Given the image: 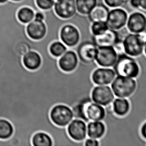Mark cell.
Masks as SVG:
<instances>
[{
    "instance_id": "obj_1",
    "label": "cell",
    "mask_w": 146,
    "mask_h": 146,
    "mask_svg": "<svg viewBox=\"0 0 146 146\" xmlns=\"http://www.w3.org/2000/svg\"><path fill=\"white\" fill-rule=\"evenodd\" d=\"M135 58L140 66V72L136 78V90L128 98L130 110L123 117L122 120L129 126L139 130L146 121V56L143 53Z\"/></svg>"
},
{
    "instance_id": "obj_2",
    "label": "cell",
    "mask_w": 146,
    "mask_h": 146,
    "mask_svg": "<svg viewBox=\"0 0 146 146\" xmlns=\"http://www.w3.org/2000/svg\"><path fill=\"white\" fill-rule=\"evenodd\" d=\"M117 75L125 76L136 79L140 72L136 59L124 52L119 53L116 61L112 67Z\"/></svg>"
},
{
    "instance_id": "obj_3",
    "label": "cell",
    "mask_w": 146,
    "mask_h": 146,
    "mask_svg": "<svg viewBox=\"0 0 146 146\" xmlns=\"http://www.w3.org/2000/svg\"><path fill=\"white\" fill-rule=\"evenodd\" d=\"M110 86L115 97L129 98L136 90V80L133 78L117 75Z\"/></svg>"
},
{
    "instance_id": "obj_4",
    "label": "cell",
    "mask_w": 146,
    "mask_h": 146,
    "mask_svg": "<svg viewBox=\"0 0 146 146\" xmlns=\"http://www.w3.org/2000/svg\"><path fill=\"white\" fill-rule=\"evenodd\" d=\"M145 40L140 34H127L123 39L124 52L132 57H138L144 53Z\"/></svg>"
},
{
    "instance_id": "obj_5",
    "label": "cell",
    "mask_w": 146,
    "mask_h": 146,
    "mask_svg": "<svg viewBox=\"0 0 146 146\" xmlns=\"http://www.w3.org/2000/svg\"><path fill=\"white\" fill-rule=\"evenodd\" d=\"M52 122L58 127H66L74 118L71 107L63 104L54 105L50 111Z\"/></svg>"
},
{
    "instance_id": "obj_6",
    "label": "cell",
    "mask_w": 146,
    "mask_h": 146,
    "mask_svg": "<svg viewBox=\"0 0 146 146\" xmlns=\"http://www.w3.org/2000/svg\"><path fill=\"white\" fill-rule=\"evenodd\" d=\"M71 49L75 50L77 53L80 62L90 64L95 62L97 46L92 40L81 41L75 47Z\"/></svg>"
},
{
    "instance_id": "obj_7",
    "label": "cell",
    "mask_w": 146,
    "mask_h": 146,
    "mask_svg": "<svg viewBox=\"0 0 146 146\" xmlns=\"http://www.w3.org/2000/svg\"><path fill=\"white\" fill-rule=\"evenodd\" d=\"M115 98L110 85H95L91 91L92 101L105 107L111 105Z\"/></svg>"
},
{
    "instance_id": "obj_8",
    "label": "cell",
    "mask_w": 146,
    "mask_h": 146,
    "mask_svg": "<svg viewBox=\"0 0 146 146\" xmlns=\"http://www.w3.org/2000/svg\"><path fill=\"white\" fill-rule=\"evenodd\" d=\"M118 53L113 46L97 47L95 62L99 66L113 67L116 61Z\"/></svg>"
},
{
    "instance_id": "obj_9",
    "label": "cell",
    "mask_w": 146,
    "mask_h": 146,
    "mask_svg": "<svg viewBox=\"0 0 146 146\" xmlns=\"http://www.w3.org/2000/svg\"><path fill=\"white\" fill-rule=\"evenodd\" d=\"M60 40L68 48H74L81 40V33L76 26L72 24L64 25L59 31Z\"/></svg>"
},
{
    "instance_id": "obj_10",
    "label": "cell",
    "mask_w": 146,
    "mask_h": 146,
    "mask_svg": "<svg viewBox=\"0 0 146 146\" xmlns=\"http://www.w3.org/2000/svg\"><path fill=\"white\" fill-rule=\"evenodd\" d=\"M128 14L120 8H114L109 11L106 22L110 29L119 31L126 26Z\"/></svg>"
},
{
    "instance_id": "obj_11",
    "label": "cell",
    "mask_w": 146,
    "mask_h": 146,
    "mask_svg": "<svg viewBox=\"0 0 146 146\" xmlns=\"http://www.w3.org/2000/svg\"><path fill=\"white\" fill-rule=\"evenodd\" d=\"M66 128L68 134L73 140L84 143L87 138V123L83 120L73 119Z\"/></svg>"
},
{
    "instance_id": "obj_12",
    "label": "cell",
    "mask_w": 146,
    "mask_h": 146,
    "mask_svg": "<svg viewBox=\"0 0 146 146\" xmlns=\"http://www.w3.org/2000/svg\"><path fill=\"white\" fill-rule=\"evenodd\" d=\"M117 75L112 67L98 66L91 75V79L95 85H110Z\"/></svg>"
},
{
    "instance_id": "obj_13",
    "label": "cell",
    "mask_w": 146,
    "mask_h": 146,
    "mask_svg": "<svg viewBox=\"0 0 146 146\" xmlns=\"http://www.w3.org/2000/svg\"><path fill=\"white\" fill-rule=\"evenodd\" d=\"M54 9L56 15L63 20L71 19L77 12L76 0H56Z\"/></svg>"
},
{
    "instance_id": "obj_14",
    "label": "cell",
    "mask_w": 146,
    "mask_h": 146,
    "mask_svg": "<svg viewBox=\"0 0 146 146\" xmlns=\"http://www.w3.org/2000/svg\"><path fill=\"white\" fill-rule=\"evenodd\" d=\"M25 31L30 39L39 41L45 37L47 34L48 27L44 21L34 19L27 24Z\"/></svg>"
},
{
    "instance_id": "obj_15",
    "label": "cell",
    "mask_w": 146,
    "mask_h": 146,
    "mask_svg": "<svg viewBox=\"0 0 146 146\" xmlns=\"http://www.w3.org/2000/svg\"><path fill=\"white\" fill-rule=\"evenodd\" d=\"M79 59L75 50L68 48L63 55L58 58V65L62 71L71 72L77 68Z\"/></svg>"
},
{
    "instance_id": "obj_16",
    "label": "cell",
    "mask_w": 146,
    "mask_h": 146,
    "mask_svg": "<svg viewBox=\"0 0 146 146\" xmlns=\"http://www.w3.org/2000/svg\"><path fill=\"white\" fill-rule=\"evenodd\" d=\"M118 31L109 29L105 33L98 36H92L91 40L97 47L100 46H114L121 40Z\"/></svg>"
},
{
    "instance_id": "obj_17",
    "label": "cell",
    "mask_w": 146,
    "mask_h": 146,
    "mask_svg": "<svg viewBox=\"0 0 146 146\" xmlns=\"http://www.w3.org/2000/svg\"><path fill=\"white\" fill-rule=\"evenodd\" d=\"M127 27L133 34H140L146 30V16L140 12H135L128 16Z\"/></svg>"
},
{
    "instance_id": "obj_18",
    "label": "cell",
    "mask_w": 146,
    "mask_h": 146,
    "mask_svg": "<svg viewBox=\"0 0 146 146\" xmlns=\"http://www.w3.org/2000/svg\"><path fill=\"white\" fill-rule=\"evenodd\" d=\"M22 62L26 68L29 70L35 71L41 67L42 59L37 51L31 50L23 56Z\"/></svg>"
},
{
    "instance_id": "obj_19",
    "label": "cell",
    "mask_w": 146,
    "mask_h": 146,
    "mask_svg": "<svg viewBox=\"0 0 146 146\" xmlns=\"http://www.w3.org/2000/svg\"><path fill=\"white\" fill-rule=\"evenodd\" d=\"M87 137L100 140L105 135L106 126L103 121H89L87 123Z\"/></svg>"
},
{
    "instance_id": "obj_20",
    "label": "cell",
    "mask_w": 146,
    "mask_h": 146,
    "mask_svg": "<svg viewBox=\"0 0 146 146\" xmlns=\"http://www.w3.org/2000/svg\"><path fill=\"white\" fill-rule=\"evenodd\" d=\"M86 113L89 121H103L106 116V110L105 107L92 101L87 105Z\"/></svg>"
},
{
    "instance_id": "obj_21",
    "label": "cell",
    "mask_w": 146,
    "mask_h": 146,
    "mask_svg": "<svg viewBox=\"0 0 146 146\" xmlns=\"http://www.w3.org/2000/svg\"><path fill=\"white\" fill-rule=\"evenodd\" d=\"M113 112L116 116H126L130 110L131 104L128 98L116 97L111 105Z\"/></svg>"
},
{
    "instance_id": "obj_22",
    "label": "cell",
    "mask_w": 146,
    "mask_h": 146,
    "mask_svg": "<svg viewBox=\"0 0 146 146\" xmlns=\"http://www.w3.org/2000/svg\"><path fill=\"white\" fill-rule=\"evenodd\" d=\"M109 7L103 3H97L88 15L90 22L106 21L109 12Z\"/></svg>"
},
{
    "instance_id": "obj_23",
    "label": "cell",
    "mask_w": 146,
    "mask_h": 146,
    "mask_svg": "<svg viewBox=\"0 0 146 146\" xmlns=\"http://www.w3.org/2000/svg\"><path fill=\"white\" fill-rule=\"evenodd\" d=\"M32 146H53L52 137L47 133L39 131L35 133L31 139Z\"/></svg>"
},
{
    "instance_id": "obj_24",
    "label": "cell",
    "mask_w": 146,
    "mask_h": 146,
    "mask_svg": "<svg viewBox=\"0 0 146 146\" xmlns=\"http://www.w3.org/2000/svg\"><path fill=\"white\" fill-rule=\"evenodd\" d=\"M14 128L12 123L5 118H0V140H6L14 134Z\"/></svg>"
},
{
    "instance_id": "obj_25",
    "label": "cell",
    "mask_w": 146,
    "mask_h": 146,
    "mask_svg": "<svg viewBox=\"0 0 146 146\" xmlns=\"http://www.w3.org/2000/svg\"><path fill=\"white\" fill-rule=\"evenodd\" d=\"M97 4V0H76L77 11L82 15H88Z\"/></svg>"
},
{
    "instance_id": "obj_26",
    "label": "cell",
    "mask_w": 146,
    "mask_h": 146,
    "mask_svg": "<svg viewBox=\"0 0 146 146\" xmlns=\"http://www.w3.org/2000/svg\"><path fill=\"white\" fill-rule=\"evenodd\" d=\"M92 101V100L83 101L82 102L77 103L71 107L74 118L83 120L87 123L88 122L89 120L86 116V110L88 104Z\"/></svg>"
},
{
    "instance_id": "obj_27",
    "label": "cell",
    "mask_w": 146,
    "mask_h": 146,
    "mask_svg": "<svg viewBox=\"0 0 146 146\" xmlns=\"http://www.w3.org/2000/svg\"><path fill=\"white\" fill-rule=\"evenodd\" d=\"M35 12L32 8L29 7H23L18 10L17 18L22 24H27L34 20Z\"/></svg>"
},
{
    "instance_id": "obj_28",
    "label": "cell",
    "mask_w": 146,
    "mask_h": 146,
    "mask_svg": "<svg viewBox=\"0 0 146 146\" xmlns=\"http://www.w3.org/2000/svg\"><path fill=\"white\" fill-rule=\"evenodd\" d=\"M68 49L67 46L60 40L52 42L49 47V51L53 57L59 58Z\"/></svg>"
},
{
    "instance_id": "obj_29",
    "label": "cell",
    "mask_w": 146,
    "mask_h": 146,
    "mask_svg": "<svg viewBox=\"0 0 146 146\" xmlns=\"http://www.w3.org/2000/svg\"><path fill=\"white\" fill-rule=\"evenodd\" d=\"M109 29L106 21H97L92 23L90 31L91 35L98 36L105 33Z\"/></svg>"
},
{
    "instance_id": "obj_30",
    "label": "cell",
    "mask_w": 146,
    "mask_h": 146,
    "mask_svg": "<svg viewBox=\"0 0 146 146\" xmlns=\"http://www.w3.org/2000/svg\"><path fill=\"white\" fill-rule=\"evenodd\" d=\"M56 0H35L38 8L43 11H49L54 8Z\"/></svg>"
},
{
    "instance_id": "obj_31",
    "label": "cell",
    "mask_w": 146,
    "mask_h": 146,
    "mask_svg": "<svg viewBox=\"0 0 146 146\" xmlns=\"http://www.w3.org/2000/svg\"><path fill=\"white\" fill-rule=\"evenodd\" d=\"M105 5L109 8H120L123 6L127 0H104Z\"/></svg>"
},
{
    "instance_id": "obj_32",
    "label": "cell",
    "mask_w": 146,
    "mask_h": 146,
    "mask_svg": "<svg viewBox=\"0 0 146 146\" xmlns=\"http://www.w3.org/2000/svg\"><path fill=\"white\" fill-rule=\"evenodd\" d=\"M83 146H100L99 140L87 137L84 141Z\"/></svg>"
},
{
    "instance_id": "obj_33",
    "label": "cell",
    "mask_w": 146,
    "mask_h": 146,
    "mask_svg": "<svg viewBox=\"0 0 146 146\" xmlns=\"http://www.w3.org/2000/svg\"><path fill=\"white\" fill-rule=\"evenodd\" d=\"M141 136L143 139L146 141V121L143 123L140 129Z\"/></svg>"
},
{
    "instance_id": "obj_34",
    "label": "cell",
    "mask_w": 146,
    "mask_h": 146,
    "mask_svg": "<svg viewBox=\"0 0 146 146\" xmlns=\"http://www.w3.org/2000/svg\"><path fill=\"white\" fill-rule=\"evenodd\" d=\"M45 19V16L43 12H38L35 13L34 19L44 21Z\"/></svg>"
},
{
    "instance_id": "obj_35",
    "label": "cell",
    "mask_w": 146,
    "mask_h": 146,
    "mask_svg": "<svg viewBox=\"0 0 146 146\" xmlns=\"http://www.w3.org/2000/svg\"><path fill=\"white\" fill-rule=\"evenodd\" d=\"M130 4L132 8L134 9L140 8V1L139 0H130Z\"/></svg>"
},
{
    "instance_id": "obj_36",
    "label": "cell",
    "mask_w": 146,
    "mask_h": 146,
    "mask_svg": "<svg viewBox=\"0 0 146 146\" xmlns=\"http://www.w3.org/2000/svg\"><path fill=\"white\" fill-rule=\"evenodd\" d=\"M140 8L142 10L146 11V0H139Z\"/></svg>"
},
{
    "instance_id": "obj_37",
    "label": "cell",
    "mask_w": 146,
    "mask_h": 146,
    "mask_svg": "<svg viewBox=\"0 0 146 146\" xmlns=\"http://www.w3.org/2000/svg\"><path fill=\"white\" fill-rule=\"evenodd\" d=\"M9 0H0V4H6Z\"/></svg>"
},
{
    "instance_id": "obj_38",
    "label": "cell",
    "mask_w": 146,
    "mask_h": 146,
    "mask_svg": "<svg viewBox=\"0 0 146 146\" xmlns=\"http://www.w3.org/2000/svg\"><path fill=\"white\" fill-rule=\"evenodd\" d=\"M144 54L146 56V40L144 44Z\"/></svg>"
},
{
    "instance_id": "obj_39",
    "label": "cell",
    "mask_w": 146,
    "mask_h": 146,
    "mask_svg": "<svg viewBox=\"0 0 146 146\" xmlns=\"http://www.w3.org/2000/svg\"><path fill=\"white\" fill-rule=\"evenodd\" d=\"M13 2H22L23 0H10Z\"/></svg>"
}]
</instances>
